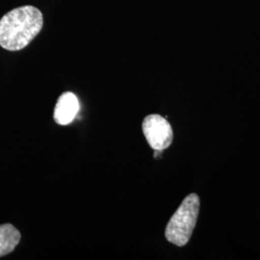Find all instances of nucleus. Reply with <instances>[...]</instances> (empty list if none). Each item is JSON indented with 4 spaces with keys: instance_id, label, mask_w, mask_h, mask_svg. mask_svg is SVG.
Returning <instances> with one entry per match:
<instances>
[{
    "instance_id": "nucleus-1",
    "label": "nucleus",
    "mask_w": 260,
    "mask_h": 260,
    "mask_svg": "<svg viewBox=\"0 0 260 260\" xmlns=\"http://www.w3.org/2000/svg\"><path fill=\"white\" fill-rule=\"evenodd\" d=\"M44 26V18L34 6H22L10 11L0 19V47L19 51L37 37Z\"/></svg>"
},
{
    "instance_id": "nucleus-2",
    "label": "nucleus",
    "mask_w": 260,
    "mask_h": 260,
    "mask_svg": "<svg viewBox=\"0 0 260 260\" xmlns=\"http://www.w3.org/2000/svg\"><path fill=\"white\" fill-rule=\"evenodd\" d=\"M199 211V196L194 193L187 196L166 226L165 237L168 241L178 247L185 246L194 232Z\"/></svg>"
},
{
    "instance_id": "nucleus-3",
    "label": "nucleus",
    "mask_w": 260,
    "mask_h": 260,
    "mask_svg": "<svg viewBox=\"0 0 260 260\" xmlns=\"http://www.w3.org/2000/svg\"><path fill=\"white\" fill-rule=\"evenodd\" d=\"M142 129L150 148L154 150L168 149L174 139L170 122L157 114L147 116L142 123Z\"/></svg>"
},
{
    "instance_id": "nucleus-4",
    "label": "nucleus",
    "mask_w": 260,
    "mask_h": 260,
    "mask_svg": "<svg viewBox=\"0 0 260 260\" xmlns=\"http://www.w3.org/2000/svg\"><path fill=\"white\" fill-rule=\"evenodd\" d=\"M79 110V102L75 93H62L54 108V121L60 125H67L75 120Z\"/></svg>"
},
{
    "instance_id": "nucleus-5",
    "label": "nucleus",
    "mask_w": 260,
    "mask_h": 260,
    "mask_svg": "<svg viewBox=\"0 0 260 260\" xmlns=\"http://www.w3.org/2000/svg\"><path fill=\"white\" fill-rule=\"evenodd\" d=\"M20 238V233L13 224H0V257L14 251Z\"/></svg>"
}]
</instances>
